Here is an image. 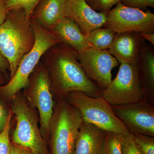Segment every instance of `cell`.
Segmentation results:
<instances>
[{"label": "cell", "mask_w": 154, "mask_h": 154, "mask_svg": "<svg viewBox=\"0 0 154 154\" xmlns=\"http://www.w3.org/2000/svg\"><path fill=\"white\" fill-rule=\"evenodd\" d=\"M40 61L47 70L53 97L65 99L73 91L83 92L93 97L101 96L102 90L90 79L78 59V51L58 43L49 48Z\"/></svg>", "instance_id": "cell-1"}, {"label": "cell", "mask_w": 154, "mask_h": 154, "mask_svg": "<svg viewBox=\"0 0 154 154\" xmlns=\"http://www.w3.org/2000/svg\"><path fill=\"white\" fill-rule=\"evenodd\" d=\"M35 38L30 18L22 9L9 11L0 25V52L8 62L10 76L15 75L23 56L30 51Z\"/></svg>", "instance_id": "cell-2"}, {"label": "cell", "mask_w": 154, "mask_h": 154, "mask_svg": "<svg viewBox=\"0 0 154 154\" xmlns=\"http://www.w3.org/2000/svg\"><path fill=\"white\" fill-rule=\"evenodd\" d=\"M83 122L79 111L66 99L57 100L48 130L50 154H73Z\"/></svg>", "instance_id": "cell-3"}, {"label": "cell", "mask_w": 154, "mask_h": 154, "mask_svg": "<svg viewBox=\"0 0 154 154\" xmlns=\"http://www.w3.org/2000/svg\"><path fill=\"white\" fill-rule=\"evenodd\" d=\"M35 35L34 45L30 51L23 56L14 76L8 82L0 86V97L6 101L13 97L28 85L29 78L45 53L54 45L60 43L57 37L34 20L30 19Z\"/></svg>", "instance_id": "cell-4"}, {"label": "cell", "mask_w": 154, "mask_h": 154, "mask_svg": "<svg viewBox=\"0 0 154 154\" xmlns=\"http://www.w3.org/2000/svg\"><path fill=\"white\" fill-rule=\"evenodd\" d=\"M11 102V111L16 121L11 142L29 149L34 154H50L48 143L40 133L36 109L30 106L20 91Z\"/></svg>", "instance_id": "cell-5"}, {"label": "cell", "mask_w": 154, "mask_h": 154, "mask_svg": "<svg viewBox=\"0 0 154 154\" xmlns=\"http://www.w3.org/2000/svg\"><path fill=\"white\" fill-rule=\"evenodd\" d=\"M65 99L79 111L83 121L105 131L125 136L129 131L115 115L112 106L102 96L91 97L83 92L69 93Z\"/></svg>", "instance_id": "cell-6"}, {"label": "cell", "mask_w": 154, "mask_h": 154, "mask_svg": "<svg viewBox=\"0 0 154 154\" xmlns=\"http://www.w3.org/2000/svg\"><path fill=\"white\" fill-rule=\"evenodd\" d=\"M24 92V96L30 106L38 110L40 133L48 142L50 122L55 102L47 70L40 61L30 74Z\"/></svg>", "instance_id": "cell-7"}, {"label": "cell", "mask_w": 154, "mask_h": 154, "mask_svg": "<svg viewBox=\"0 0 154 154\" xmlns=\"http://www.w3.org/2000/svg\"><path fill=\"white\" fill-rule=\"evenodd\" d=\"M101 96L111 106L127 105L144 98L137 64L121 63L116 77L102 90Z\"/></svg>", "instance_id": "cell-8"}, {"label": "cell", "mask_w": 154, "mask_h": 154, "mask_svg": "<svg viewBox=\"0 0 154 154\" xmlns=\"http://www.w3.org/2000/svg\"><path fill=\"white\" fill-rule=\"evenodd\" d=\"M104 27L116 33L134 32L154 33V14L140 9L126 7L119 2L107 13Z\"/></svg>", "instance_id": "cell-9"}, {"label": "cell", "mask_w": 154, "mask_h": 154, "mask_svg": "<svg viewBox=\"0 0 154 154\" xmlns=\"http://www.w3.org/2000/svg\"><path fill=\"white\" fill-rule=\"evenodd\" d=\"M112 108L130 133L154 137V105L145 97L130 104L112 106Z\"/></svg>", "instance_id": "cell-10"}, {"label": "cell", "mask_w": 154, "mask_h": 154, "mask_svg": "<svg viewBox=\"0 0 154 154\" xmlns=\"http://www.w3.org/2000/svg\"><path fill=\"white\" fill-rule=\"evenodd\" d=\"M78 59L87 76L102 91L111 82V71L119 63L108 49L93 48L78 52Z\"/></svg>", "instance_id": "cell-11"}, {"label": "cell", "mask_w": 154, "mask_h": 154, "mask_svg": "<svg viewBox=\"0 0 154 154\" xmlns=\"http://www.w3.org/2000/svg\"><path fill=\"white\" fill-rule=\"evenodd\" d=\"M65 17L74 20L85 35L94 29L104 27L107 21V13L94 11L85 0H68Z\"/></svg>", "instance_id": "cell-12"}, {"label": "cell", "mask_w": 154, "mask_h": 154, "mask_svg": "<svg viewBox=\"0 0 154 154\" xmlns=\"http://www.w3.org/2000/svg\"><path fill=\"white\" fill-rule=\"evenodd\" d=\"M144 42L140 33H116L108 50L119 63H137Z\"/></svg>", "instance_id": "cell-13"}, {"label": "cell", "mask_w": 154, "mask_h": 154, "mask_svg": "<svg viewBox=\"0 0 154 154\" xmlns=\"http://www.w3.org/2000/svg\"><path fill=\"white\" fill-rule=\"evenodd\" d=\"M106 131L83 121L80 127L73 154H105Z\"/></svg>", "instance_id": "cell-14"}, {"label": "cell", "mask_w": 154, "mask_h": 154, "mask_svg": "<svg viewBox=\"0 0 154 154\" xmlns=\"http://www.w3.org/2000/svg\"><path fill=\"white\" fill-rule=\"evenodd\" d=\"M50 31L55 35L60 43L69 45L78 52L93 48L79 26L72 19L63 17L53 25Z\"/></svg>", "instance_id": "cell-15"}, {"label": "cell", "mask_w": 154, "mask_h": 154, "mask_svg": "<svg viewBox=\"0 0 154 154\" xmlns=\"http://www.w3.org/2000/svg\"><path fill=\"white\" fill-rule=\"evenodd\" d=\"M137 64L140 82L144 97L154 105V50L145 42Z\"/></svg>", "instance_id": "cell-16"}, {"label": "cell", "mask_w": 154, "mask_h": 154, "mask_svg": "<svg viewBox=\"0 0 154 154\" xmlns=\"http://www.w3.org/2000/svg\"><path fill=\"white\" fill-rule=\"evenodd\" d=\"M68 0H40L30 19L46 30H51L60 19L65 17Z\"/></svg>", "instance_id": "cell-17"}, {"label": "cell", "mask_w": 154, "mask_h": 154, "mask_svg": "<svg viewBox=\"0 0 154 154\" xmlns=\"http://www.w3.org/2000/svg\"><path fill=\"white\" fill-rule=\"evenodd\" d=\"M115 34L110 28L102 27L92 30L85 35V37L96 49H108L113 42Z\"/></svg>", "instance_id": "cell-18"}, {"label": "cell", "mask_w": 154, "mask_h": 154, "mask_svg": "<svg viewBox=\"0 0 154 154\" xmlns=\"http://www.w3.org/2000/svg\"><path fill=\"white\" fill-rule=\"evenodd\" d=\"M134 143L143 154H154V137L130 133Z\"/></svg>", "instance_id": "cell-19"}, {"label": "cell", "mask_w": 154, "mask_h": 154, "mask_svg": "<svg viewBox=\"0 0 154 154\" xmlns=\"http://www.w3.org/2000/svg\"><path fill=\"white\" fill-rule=\"evenodd\" d=\"M40 0H6L9 11L22 9L30 18L33 10Z\"/></svg>", "instance_id": "cell-20"}, {"label": "cell", "mask_w": 154, "mask_h": 154, "mask_svg": "<svg viewBox=\"0 0 154 154\" xmlns=\"http://www.w3.org/2000/svg\"><path fill=\"white\" fill-rule=\"evenodd\" d=\"M122 135L106 132L105 154H122L121 148Z\"/></svg>", "instance_id": "cell-21"}, {"label": "cell", "mask_w": 154, "mask_h": 154, "mask_svg": "<svg viewBox=\"0 0 154 154\" xmlns=\"http://www.w3.org/2000/svg\"><path fill=\"white\" fill-rule=\"evenodd\" d=\"M13 113L11 112L9 115L5 128L0 133V154H9L11 141L10 133L11 127V119Z\"/></svg>", "instance_id": "cell-22"}, {"label": "cell", "mask_w": 154, "mask_h": 154, "mask_svg": "<svg viewBox=\"0 0 154 154\" xmlns=\"http://www.w3.org/2000/svg\"><path fill=\"white\" fill-rule=\"evenodd\" d=\"M86 2L94 11L100 13H107L121 0H85Z\"/></svg>", "instance_id": "cell-23"}, {"label": "cell", "mask_w": 154, "mask_h": 154, "mask_svg": "<svg viewBox=\"0 0 154 154\" xmlns=\"http://www.w3.org/2000/svg\"><path fill=\"white\" fill-rule=\"evenodd\" d=\"M121 144L122 154H143L134 143L130 133L122 136Z\"/></svg>", "instance_id": "cell-24"}, {"label": "cell", "mask_w": 154, "mask_h": 154, "mask_svg": "<svg viewBox=\"0 0 154 154\" xmlns=\"http://www.w3.org/2000/svg\"><path fill=\"white\" fill-rule=\"evenodd\" d=\"M120 2L126 7L140 10L147 7L154 8V0H121Z\"/></svg>", "instance_id": "cell-25"}, {"label": "cell", "mask_w": 154, "mask_h": 154, "mask_svg": "<svg viewBox=\"0 0 154 154\" xmlns=\"http://www.w3.org/2000/svg\"><path fill=\"white\" fill-rule=\"evenodd\" d=\"M11 110L8 109L5 104L0 99V133L5 128Z\"/></svg>", "instance_id": "cell-26"}, {"label": "cell", "mask_w": 154, "mask_h": 154, "mask_svg": "<svg viewBox=\"0 0 154 154\" xmlns=\"http://www.w3.org/2000/svg\"><path fill=\"white\" fill-rule=\"evenodd\" d=\"M9 154H34L32 151L29 149L25 148L11 141Z\"/></svg>", "instance_id": "cell-27"}, {"label": "cell", "mask_w": 154, "mask_h": 154, "mask_svg": "<svg viewBox=\"0 0 154 154\" xmlns=\"http://www.w3.org/2000/svg\"><path fill=\"white\" fill-rule=\"evenodd\" d=\"M9 11L6 0H0V25L5 22Z\"/></svg>", "instance_id": "cell-28"}, {"label": "cell", "mask_w": 154, "mask_h": 154, "mask_svg": "<svg viewBox=\"0 0 154 154\" xmlns=\"http://www.w3.org/2000/svg\"><path fill=\"white\" fill-rule=\"evenodd\" d=\"M10 72V66L8 62L0 52V72L8 77V72Z\"/></svg>", "instance_id": "cell-29"}, {"label": "cell", "mask_w": 154, "mask_h": 154, "mask_svg": "<svg viewBox=\"0 0 154 154\" xmlns=\"http://www.w3.org/2000/svg\"><path fill=\"white\" fill-rule=\"evenodd\" d=\"M140 34L144 40H146L154 45V33H140Z\"/></svg>", "instance_id": "cell-30"}, {"label": "cell", "mask_w": 154, "mask_h": 154, "mask_svg": "<svg viewBox=\"0 0 154 154\" xmlns=\"http://www.w3.org/2000/svg\"><path fill=\"white\" fill-rule=\"evenodd\" d=\"M8 78V77L6 76L5 75L0 72V86L5 84Z\"/></svg>", "instance_id": "cell-31"}]
</instances>
